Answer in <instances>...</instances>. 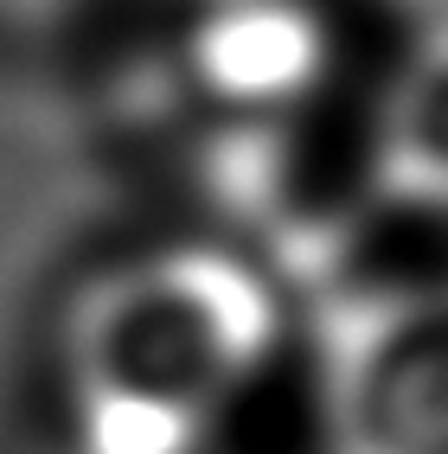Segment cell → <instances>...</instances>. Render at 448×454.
<instances>
[{
  "label": "cell",
  "mask_w": 448,
  "mask_h": 454,
  "mask_svg": "<svg viewBox=\"0 0 448 454\" xmlns=\"http://www.w3.org/2000/svg\"><path fill=\"white\" fill-rule=\"evenodd\" d=\"M352 454H448V288L365 320L346 372Z\"/></svg>",
  "instance_id": "6da1fadb"
},
{
  "label": "cell",
  "mask_w": 448,
  "mask_h": 454,
  "mask_svg": "<svg viewBox=\"0 0 448 454\" xmlns=\"http://www.w3.org/2000/svg\"><path fill=\"white\" fill-rule=\"evenodd\" d=\"M391 173L410 199L448 211V26L416 51L391 109Z\"/></svg>",
  "instance_id": "7a4b0ae2"
}]
</instances>
